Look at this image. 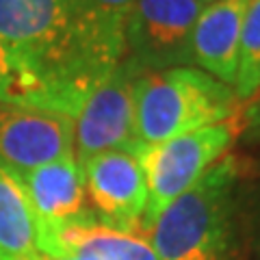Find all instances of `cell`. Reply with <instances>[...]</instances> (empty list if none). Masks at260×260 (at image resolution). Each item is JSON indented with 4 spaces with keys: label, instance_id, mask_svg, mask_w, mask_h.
Segmentation results:
<instances>
[{
    "label": "cell",
    "instance_id": "1",
    "mask_svg": "<svg viewBox=\"0 0 260 260\" xmlns=\"http://www.w3.org/2000/svg\"><path fill=\"white\" fill-rule=\"evenodd\" d=\"M0 102L70 119L126 61V35L87 26L63 0H0Z\"/></svg>",
    "mask_w": 260,
    "mask_h": 260
},
{
    "label": "cell",
    "instance_id": "2",
    "mask_svg": "<svg viewBox=\"0 0 260 260\" xmlns=\"http://www.w3.org/2000/svg\"><path fill=\"white\" fill-rule=\"evenodd\" d=\"M237 162L225 156L145 225L158 260H230Z\"/></svg>",
    "mask_w": 260,
    "mask_h": 260
},
{
    "label": "cell",
    "instance_id": "3",
    "mask_svg": "<svg viewBox=\"0 0 260 260\" xmlns=\"http://www.w3.org/2000/svg\"><path fill=\"white\" fill-rule=\"evenodd\" d=\"M232 87L198 68L141 70L135 78V135L143 145L239 115Z\"/></svg>",
    "mask_w": 260,
    "mask_h": 260
},
{
    "label": "cell",
    "instance_id": "4",
    "mask_svg": "<svg viewBox=\"0 0 260 260\" xmlns=\"http://www.w3.org/2000/svg\"><path fill=\"white\" fill-rule=\"evenodd\" d=\"M241 133L239 115L178 135L162 143H141V165L148 182L143 230L169 202L200 180L221 160Z\"/></svg>",
    "mask_w": 260,
    "mask_h": 260
},
{
    "label": "cell",
    "instance_id": "5",
    "mask_svg": "<svg viewBox=\"0 0 260 260\" xmlns=\"http://www.w3.org/2000/svg\"><path fill=\"white\" fill-rule=\"evenodd\" d=\"M204 7L198 0H137L126 24L128 61L141 70L191 65V37Z\"/></svg>",
    "mask_w": 260,
    "mask_h": 260
},
{
    "label": "cell",
    "instance_id": "6",
    "mask_svg": "<svg viewBox=\"0 0 260 260\" xmlns=\"http://www.w3.org/2000/svg\"><path fill=\"white\" fill-rule=\"evenodd\" d=\"M141 72L124 61L98 85L74 117V158L83 162L100 152L135 148V78Z\"/></svg>",
    "mask_w": 260,
    "mask_h": 260
},
{
    "label": "cell",
    "instance_id": "7",
    "mask_svg": "<svg viewBox=\"0 0 260 260\" xmlns=\"http://www.w3.org/2000/svg\"><path fill=\"white\" fill-rule=\"evenodd\" d=\"M80 167L85 191L102 221L143 232L148 182L141 165V143L135 148L100 152L83 160Z\"/></svg>",
    "mask_w": 260,
    "mask_h": 260
},
{
    "label": "cell",
    "instance_id": "8",
    "mask_svg": "<svg viewBox=\"0 0 260 260\" xmlns=\"http://www.w3.org/2000/svg\"><path fill=\"white\" fill-rule=\"evenodd\" d=\"M74 156V119L0 104V162L18 174Z\"/></svg>",
    "mask_w": 260,
    "mask_h": 260
},
{
    "label": "cell",
    "instance_id": "9",
    "mask_svg": "<svg viewBox=\"0 0 260 260\" xmlns=\"http://www.w3.org/2000/svg\"><path fill=\"white\" fill-rule=\"evenodd\" d=\"M44 256H70L74 260H158L141 230H124L104 223L95 213L39 234Z\"/></svg>",
    "mask_w": 260,
    "mask_h": 260
},
{
    "label": "cell",
    "instance_id": "10",
    "mask_svg": "<svg viewBox=\"0 0 260 260\" xmlns=\"http://www.w3.org/2000/svg\"><path fill=\"white\" fill-rule=\"evenodd\" d=\"M20 178L30 208L37 217L39 234L91 213L85 208L87 191L83 167L74 156L46 162L42 167L20 174Z\"/></svg>",
    "mask_w": 260,
    "mask_h": 260
},
{
    "label": "cell",
    "instance_id": "11",
    "mask_svg": "<svg viewBox=\"0 0 260 260\" xmlns=\"http://www.w3.org/2000/svg\"><path fill=\"white\" fill-rule=\"evenodd\" d=\"M247 5L249 0H217L204 7L191 37V63L232 89Z\"/></svg>",
    "mask_w": 260,
    "mask_h": 260
},
{
    "label": "cell",
    "instance_id": "12",
    "mask_svg": "<svg viewBox=\"0 0 260 260\" xmlns=\"http://www.w3.org/2000/svg\"><path fill=\"white\" fill-rule=\"evenodd\" d=\"M39 223L22 178L0 162V260H42Z\"/></svg>",
    "mask_w": 260,
    "mask_h": 260
},
{
    "label": "cell",
    "instance_id": "13",
    "mask_svg": "<svg viewBox=\"0 0 260 260\" xmlns=\"http://www.w3.org/2000/svg\"><path fill=\"white\" fill-rule=\"evenodd\" d=\"M260 89V0H249L241 30L239 68L234 91L241 98L254 95Z\"/></svg>",
    "mask_w": 260,
    "mask_h": 260
},
{
    "label": "cell",
    "instance_id": "14",
    "mask_svg": "<svg viewBox=\"0 0 260 260\" xmlns=\"http://www.w3.org/2000/svg\"><path fill=\"white\" fill-rule=\"evenodd\" d=\"M63 3L74 18L89 26L126 35V24L137 0H63Z\"/></svg>",
    "mask_w": 260,
    "mask_h": 260
},
{
    "label": "cell",
    "instance_id": "15",
    "mask_svg": "<svg viewBox=\"0 0 260 260\" xmlns=\"http://www.w3.org/2000/svg\"><path fill=\"white\" fill-rule=\"evenodd\" d=\"M5 70H7V50L0 46V76L5 74Z\"/></svg>",
    "mask_w": 260,
    "mask_h": 260
},
{
    "label": "cell",
    "instance_id": "16",
    "mask_svg": "<svg viewBox=\"0 0 260 260\" xmlns=\"http://www.w3.org/2000/svg\"><path fill=\"white\" fill-rule=\"evenodd\" d=\"M42 260H74V258H70V256H44Z\"/></svg>",
    "mask_w": 260,
    "mask_h": 260
},
{
    "label": "cell",
    "instance_id": "17",
    "mask_svg": "<svg viewBox=\"0 0 260 260\" xmlns=\"http://www.w3.org/2000/svg\"><path fill=\"white\" fill-rule=\"evenodd\" d=\"M198 3H202V5H213V3H217V0H198Z\"/></svg>",
    "mask_w": 260,
    "mask_h": 260
},
{
    "label": "cell",
    "instance_id": "18",
    "mask_svg": "<svg viewBox=\"0 0 260 260\" xmlns=\"http://www.w3.org/2000/svg\"><path fill=\"white\" fill-rule=\"evenodd\" d=\"M258 260H260V234H258Z\"/></svg>",
    "mask_w": 260,
    "mask_h": 260
}]
</instances>
